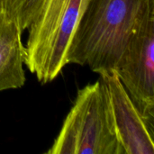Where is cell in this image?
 I'll return each instance as SVG.
<instances>
[{
	"label": "cell",
	"instance_id": "obj_1",
	"mask_svg": "<svg viewBox=\"0 0 154 154\" xmlns=\"http://www.w3.org/2000/svg\"><path fill=\"white\" fill-rule=\"evenodd\" d=\"M154 9V0H83L67 64L100 74L115 70L131 35Z\"/></svg>",
	"mask_w": 154,
	"mask_h": 154
},
{
	"label": "cell",
	"instance_id": "obj_2",
	"mask_svg": "<svg viewBox=\"0 0 154 154\" xmlns=\"http://www.w3.org/2000/svg\"><path fill=\"white\" fill-rule=\"evenodd\" d=\"M82 6L83 0H44L27 29L24 64L42 84L54 80L67 65Z\"/></svg>",
	"mask_w": 154,
	"mask_h": 154
},
{
	"label": "cell",
	"instance_id": "obj_3",
	"mask_svg": "<svg viewBox=\"0 0 154 154\" xmlns=\"http://www.w3.org/2000/svg\"><path fill=\"white\" fill-rule=\"evenodd\" d=\"M48 154H123L99 80L79 89Z\"/></svg>",
	"mask_w": 154,
	"mask_h": 154
},
{
	"label": "cell",
	"instance_id": "obj_4",
	"mask_svg": "<svg viewBox=\"0 0 154 154\" xmlns=\"http://www.w3.org/2000/svg\"><path fill=\"white\" fill-rule=\"evenodd\" d=\"M115 71L143 117L154 129V9L131 35Z\"/></svg>",
	"mask_w": 154,
	"mask_h": 154
},
{
	"label": "cell",
	"instance_id": "obj_5",
	"mask_svg": "<svg viewBox=\"0 0 154 154\" xmlns=\"http://www.w3.org/2000/svg\"><path fill=\"white\" fill-rule=\"evenodd\" d=\"M98 80L123 154H154V129L143 117L116 71L100 73Z\"/></svg>",
	"mask_w": 154,
	"mask_h": 154
},
{
	"label": "cell",
	"instance_id": "obj_6",
	"mask_svg": "<svg viewBox=\"0 0 154 154\" xmlns=\"http://www.w3.org/2000/svg\"><path fill=\"white\" fill-rule=\"evenodd\" d=\"M23 31L0 2V92L23 87L25 47Z\"/></svg>",
	"mask_w": 154,
	"mask_h": 154
},
{
	"label": "cell",
	"instance_id": "obj_7",
	"mask_svg": "<svg viewBox=\"0 0 154 154\" xmlns=\"http://www.w3.org/2000/svg\"><path fill=\"white\" fill-rule=\"evenodd\" d=\"M44 0H2L6 13L23 32L37 17Z\"/></svg>",
	"mask_w": 154,
	"mask_h": 154
},
{
	"label": "cell",
	"instance_id": "obj_8",
	"mask_svg": "<svg viewBox=\"0 0 154 154\" xmlns=\"http://www.w3.org/2000/svg\"><path fill=\"white\" fill-rule=\"evenodd\" d=\"M1 1H2V0H0V2H1Z\"/></svg>",
	"mask_w": 154,
	"mask_h": 154
}]
</instances>
